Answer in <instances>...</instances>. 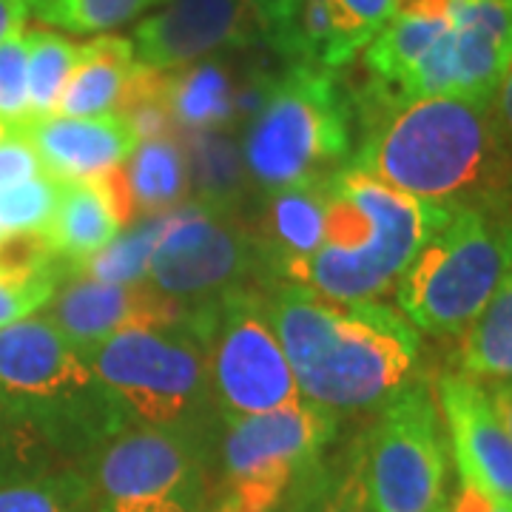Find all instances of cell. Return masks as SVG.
Instances as JSON below:
<instances>
[{"instance_id":"obj_1","label":"cell","mask_w":512,"mask_h":512,"mask_svg":"<svg viewBox=\"0 0 512 512\" xmlns=\"http://www.w3.org/2000/svg\"><path fill=\"white\" fill-rule=\"evenodd\" d=\"M370 117L350 168L441 208H507L512 165L501 148L493 100L433 94L362 103Z\"/></svg>"},{"instance_id":"obj_2","label":"cell","mask_w":512,"mask_h":512,"mask_svg":"<svg viewBox=\"0 0 512 512\" xmlns=\"http://www.w3.org/2000/svg\"><path fill=\"white\" fill-rule=\"evenodd\" d=\"M265 302L305 402L333 416L367 413L413 384L419 333L390 305L336 302L285 279Z\"/></svg>"},{"instance_id":"obj_3","label":"cell","mask_w":512,"mask_h":512,"mask_svg":"<svg viewBox=\"0 0 512 512\" xmlns=\"http://www.w3.org/2000/svg\"><path fill=\"white\" fill-rule=\"evenodd\" d=\"M450 214L345 165L328 180L322 248L282 268L279 279L336 302H373L396 288L410 259Z\"/></svg>"},{"instance_id":"obj_4","label":"cell","mask_w":512,"mask_h":512,"mask_svg":"<svg viewBox=\"0 0 512 512\" xmlns=\"http://www.w3.org/2000/svg\"><path fill=\"white\" fill-rule=\"evenodd\" d=\"M239 148L265 194L330 180L350 157V106L336 72L288 66L248 117Z\"/></svg>"},{"instance_id":"obj_5","label":"cell","mask_w":512,"mask_h":512,"mask_svg":"<svg viewBox=\"0 0 512 512\" xmlns=\"http://www.w3.org/2000/svg\"><path fill=\"white\" fill-rule=\"evenodd\" d=\"M0 399L35 421L57 453L109 439L126 424L83 353L46 316L0 328Z\"/></svg>"},{"instance_id":"obj_6","label":"cell","mask_w":512,"mask_h":512,"mask_svg":"<svg viewBox=\"0 0 512 512\" xmlns=\"http://www.w3.org/2000/svg\"><path fill=\"white\" fill-rule=\"evenodd\" d=\"M512 274V211L456 208L396 282L413 328L453 336L473 325Z\"/></svg>"},{"instance_id":"obj_7","label":"cell","mask_w":512,"mask_h":512,"mask_svg":"<svg viewBox=\"0 0 512 512\" xmlns=\"http://www.w3.org/2000/svg\"><path fill=\"white\" fill-rule=\"evenodd\" d=\"M80 353L123 416L146 427H185L211 396L205 339L191 311L177 325L126 330Z\"/></svg>"},{"instance_id":"obj_8","label":"cell","mask_w":512,"mask_h":512,"mask_svg":"<svg viewBox=\"0 0 512 512\" xmlns=\"http://www.w3.org/2000/svg\"><path fill=\"white\" fill-rule=\"evenodd\" d=\"M333 436L336 416L305 399L265 416L225 419L211 512H285Z\"/></svg>"},{"instance_id":"obj_9","label":"cell","mask_w":512,"mask_h":512,"mask_svg":"<svg viewBox=\"0 0 512 512\" xmlns=\"http://www.w3.org/2000/svg\"><path fill=\"white\" fill-rule=\"evenodd\" d=\"M191 313L205 339L208 387L222 419L265 416L302 402L265 291L251 285Z\"/></svg>"},{"instance_id":"obj_10","label":"cell","mask_w":512,"mask_h":512,"mask_svg":"<svg viewBox=\"0 0 512 512\" xmlns=\"http://www.w3.org/2000/svg\"><path fill=\"white\" fill-rule=\"evenodd\" d=\"M262 271V248L239 214L183 205L168 214L146 282L185 308H205L251 288V276Z\"/></svg>"},{"instance_id":"obj_11","label":"cell","mask_w":512,"mask_h":512,"mask_svg":"<svg viewBox=\"0 0 512 512\" xmlns=\"http://www.w3.org/2000/svg\"><path fill=\"white\" fill-rule=\"evenodd\" d=\"M444 439L439 404L424 384H407L382 407L365 450L373 512H441Z\"/></svg>"},{"instance_id":"obj_12","label":"cell","mask_w":512,"mask_h":512,"mask_svg":"<svg viewBox=\"0 0 512 512\" xmlns=\"http://www.w3.org/2000/svg\"><path fill=\"white\" fill-rule=\"evenodd\" d=\"M154 9L131 32L137 63L148 69H183L231 49L271 46L274 0H148Z\"/></svg>"},{"instance_id":"obj_13","label":"cell","mask_w":512,"mask_h":512,"mask_svg":"<svg viewBox=\"0 0 512 512\" xmlns=\"http://www.w3.org/2000/svg\"><path fill=\"white\" fill-rule=\"evenodd\" d=\"M200 461L183 427H134L114 433L94 464V487L106 501L177 498L197 493Z\"/></svg>"},{"instance_id":"obj_14","label":"cell","mask_w":512,"mask_h":512,"mask_svg":"<svg viewBox=\"0 0 512 512\" xmlns=\"http://www.w3.org/2000/svg\"><path fill=\"white\" fill-rule=\"evenodd\" d=\"M191 308L154 291L148 282L114 285L92 276L72 274L57 285L49 299L46 319L55 325L77 350L100 345L117 333L143 328H168L188 316Z\"/></svg>"},{"instance_id":"obj_15","label":"cell","mask_w":512,"mask_h":512,"mask_svg":"<svg viewBox=\"0 0 512 512\" xmlns=\"http://www.w3.org/2000/svg\"><path fill=\"white\" fill-rule=\"evenodd\" d=\"M439 404L461 484L512 504V439L490 393L467 373H447L439 382Z\"/></svg>"},{"instance_id":"obj_16","label":"cell","mask_w":512,"mask_h":512,"mask_svg":"<svg viewBox=\"0 0 512 512\" xmlns=\"http://www.w3.org/2000/svg\"><path fill=\"white\" fill-rule=\"evenodd\" d=\"M274 77L248 74L239 80L234 69L217 57H205L183 69L163 72V103L174 134L185 131H228L239 117H251Z\"/></svg>"},{"instance_id":"obj_17","label":"cell","mask_w":512,"mask_h":512,"mask_svg":"<svg viewBox=\"0 0 512 512\" xmlns=\"http://www.w3.org/2000/svg\"><path fill=\"white\" fill-rule=\"evenodd\" d=\"M32 143L43 174L57 183L89 180L114 165H123L140 143L137 128L123 114L106 117H63L49 114L18 128Z\"/></svg>"},{"instance_id":"obj_18","label":"cell","mask_w":512,"mask_h":512,"mask_svg":"<svg viewBox=\"0 0 512 512\" xmlns=\"http://www.w3.org/2000/svg\"><path fill=\"white\" fill-rule=\"evenodd\" d=\"M134 220L137 211L128 191L126 168L114 165L89 180L63 183L55 217L43 231V239L57 259L74 268L103 251Z\"/></svg>"},{"instance_id":"obj_19","label":"cell","mask_w":512,"mask_h":512,"mask_svg":"<svg viewBox=\"0 0 512 512\" xmlns=\"http://www.w3.org/2000/svg\"><path fill=\"white\" fill-rule=\"evenodd\" d=\"M453 94L493 100L512 60V0H447Z\"/></svg>"},{"instance_id":"obj_20","label":"cell","mask_w":512,"mask_h":512,"mask_svg":"<svg viewBox=\"0 0 512 512\" xmlns=\"http://www.w3.org/2000/svg\"><path fill=\"white\" fill-rule=\"evenodd\" d=\"M325 217L328 180L274 191L256 234L268 274L279 276V271L291 262L316 254L325 242Z\"/></svg>"},{"instance_id":"obj_21","label":"cell","mask_w":512,"mask_h":512,"mask_svg":"<svg viewBox=\"0 0 512 512\" xmlns=\"http://www.w3.org/2000/svg\"><path fill=\"white\" fill-rule=\"evenodd\" d=\"M137 69L128 37L100 35L77 46V60L60 94L55 114L63 117H106L120 114L131 74Z\"/></svg>"},{"instance_id":"obj_22","label":"cell","mask_w":512,"mask_h":512,"mask_svg":"<svg viewBox=\"0 0 512 512\" xmlns=\"http://www.w3.org/2000/svg\"><path fill=\"white\" fill-rule=\"evenodd\" d=\"M177 137L183 143L191 180L188 205L239 214V205L254 183L245 171L237 137L231 131H185Z\"/></svg>"},{"instance_id":"obj_23","label":"cell","mask_w":512,"mask_h":512,"mask_svg":"<svg viewBox=\"0 0 512 512\" xmlns=\"http://www.w3.org/2000/svg\"><path fill=\"white\" fill-rule=\"evenodd\" d=\"M60 265L43 234L0 242V328H9L49 305L60 285Z\"/></svg>"},{"instance_id":"obj_24","label":"cell","mask_w":512,"mask_h":512,"mask_svg":"<svg viewBox=\"0 0 512 512\" xmlns=\"http://www.w3.org/2000/svg\"><path fill=\"white\" fill-rule=\"evenodd\" d=\"M123 168L137 220L171 214L191 202L188 163L183 143L174 131L143 137Z\"/></svg>"},{"instance_id":"obj_25","label":"cell","mask_w":512,"mask_h":512,"mask_svg":"<svg viewBox=\"0 0 512 512\" xmlns=\"http://www.w3.org/2000/svg\"><path fill=\"white\" fill-rule=\"evenodd\" d=\"M458 362L473 379L512 382V274L461 333Z\"/></svg>"},{"instance_id":"obj_26","label":"cell","mask_w":512,"mask_h":512,"mask_svg":"<svg viewBox=\"0 0 512 512\" xmlns=\"http://www.w3.org/2000/svg\"><path fill=\"white\" fill-rule=\"evenodd\" d=\"M165 225H168V214L134 220L111 239L103 251L74 265L72 274L92 276L97 282H114V285L146 282L148 262H151L157 239L163 237Z\"/></svg>"},{"instance_id":"obj_27","label":"cell","mask_w":512,"mask_h":512,"mask_svg":"<svg viewBox=\"0 0 512 512\" xmlns=\"http://www.w3.org/2000/svg\"><path fill=\"white\" fill-rule=\"evenodd\" d=\"M26 37V80L32 120L55 114L60 94L77 60V43L52 29H29Z\"/></svg>"},{"instance_id":"obj_28","label":"cell","mask_w":512,"mask_h":512,"mask_svg":"<svg viewBox=\"0 0 512 512\" xmlns=\"http://www.w3.org/2000/svg\"><path fill=\"white\" fill-rule=\"evenodd\" d=\"M92 484L74 470L3 481L0 512H92Z\"/></svg>"},{"instance_id":"obj_29","label":"cell","mask_w":512,"mask_h":512,"mask_svg":"<svg viewBox=\"0 0 512 512\" xmlns=\"http://www.w3.org/2000/svg\"><path fill=\"white\" fill-rule=\"evenodd\" d=\"M57 456L55 444L43 436L35 421L0 399V484L60 470Z\"/></svg>"},{"instance_id":"obj_30","label":"cell","mask_w":512,"mask_h":512,"mask_svg":"<svg viewBox=\"0 0 512 512\" xmlns=\"http://www.w3.org/2000/svg\"><path fill=\"white\" fill-rule=\"evenodd\" d=\"M148 0H26V9L43 23L74 35H100L134 20Z\"/></svg>"},{"instance_id":"obj_31","label":"cell","mask_w":512,"mask_h":512,"mask_svg":"<svg viewBox=\"0 0 512 512\" xmlns=\"http://www.w3.org/2000/svg\"><path fill=\"white\" fill-rule=\"evenodd\" d=\"M63 183L49 174H37L35 180L20 183L0 194V222L6 237L18 234H43L55 217Z\"/></svg>"},{"instance_id":"obj_32","label":"cell","mask_w":512,"mask_h":512,"mask_svg":"<svg viewBox=\"0 0 512 512\" xmlns=\"http://www.w3.org/2000/svg\"><path fill=\"white\" fill-rule=\"evenodd\" d=\"M399 0H328L330 18L348 60L359 55L396 15Z\"/></svg>"},{"instance_id":"obj_33","label":"cell","mask_w":512,"mask_h":512,"mask_svg":"<svg viewBox=\"0 0 512 512\" xmlns=\"http://www.w3.org/2000/svg\"><path fill=\"white\" fill-rule=\"evenodd\" d=\"M293 512H373L365 481V453L359 450L350 467L330 484L328 490L313 493Z\"/></svg>"},{"instance_id":"obj_34","label":"cell","mask_w":512,"mask_h":512,"mask_svg":"<svg viewBox=\"0 0 512 512\" xmlns=\"http://www.w3.org/2000/svg\"><path fill=\"white\" fill-rule=\"evenodd\" d=\"M37 174H43V165L37 160L32 143L18 128L6 131L0 137V194L15 185L35 180Z\"/></svg>"},{"instance_id":"obj_35","label":"cell","mask_w":512,"mask_h":512,"mask_svg":"<svg viewBox=\"0 0 512 512\" xmlns=\"http://www.w3.org/2000/svg\"><path fill=\"white\" fill-rule=\"evenodd\" d=\"M493 120L501 148H504V154L512 165V60L493 94Z\"/></svg>"},{"instance_id":"obj_36","label":"cell","mask_w":512,"mask_h":512,"mask_svg":"<svg viewBox=\"0 0 512 512\" xmlns=\"http://www.w3.org/2000/svg\"><path fill=\"white\" fill-rule=\"evenodd\" d=\"M103 512H191L188 504L177 501V498H117V501H106Z\"/></svg>"},{"instance_id":"obj_37","label":"cell","mask_w":512,"mask_h":512,"mask_svg":"<svg viewBox=\"0 0 512 512\" xmlns=\"http://www.w3.org/2000/svg\"><path fill=\"white\" fill-rule=\"evenodd\" d=\"M450 512H512V504L493 498V495L481 493L470 484H461L456 501H453V510Z\"/></svg>"},{"instance_id":"obj_38","label":"cell","mask_w":512,"mask_h":512,"mask_svg":"<svg viewBox=\"0 0 512 512\" xmlns=\"http://www.w3.org/2000/svg\"><path fill=\"white\" fill-rule=\"evenodd\" d=\"M26 15V0H0V43L23 32Z\"/></svg>"},{"instance_id":"obj_39","label":"cell","mask_w":512,"mask_h":512,"mask_svg":"<svg viewBox=\"0 0 512 512\" xmlns=\"http://www.w3.org/2000/svg\"><path fill=\"white\" fill-rule=\"evenodd\" d=\"M490 399H493L495 413H498V419L504 421V427H507V433H510L512 439V382L498 384L490 393Z\"/></svg>"},{"instance_id":"obj_40","label":"cell","mask_w":512,"mask_h":512,"mask_svg":"<svg viewBox=\"0 0 512 512\" xmlns=\"http://www.w3.org/2000/svg\"><path fill=\"white\" fill-rule=\"evenodd\" d=\"M6 239V231H3V222H0V242Z\"/></svg>"},{"instance_id":"obj_41","label":"cell","mask_w":512,"mask_h":512,"mask_svg":"<svg viewBox=\"0 0 512 512\" xmlns=\"http://www.w3.org/2000/svg\"><path fill=\"white\" fill-rule=\"evenodd\" d=\"M441 512H447V510H441Z\"/></svg>"}]
</instances>
